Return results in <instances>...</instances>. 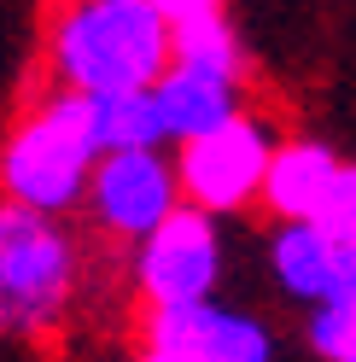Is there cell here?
Wrapping results in <instances>:
<instances>
[{
  "mask_svg": "<svg viewBox=\"0 0 356 362\" xmlns=\"http://www.w3.org/2000/svg\"><path fill=\"white\" fill-rule=\"evenodd\" d=\"M175 53V24L152 0H88L59 30V64L76 94H152L158 64Z\"/></svg>",
  "mask_w": 356,
  "mask_h": 362,
  "instance_id": "cell-1",
  "label": "cell"
},
{
  "mask_svg": "<svg viewBox=\"0 0 356 362\" xmlns=\"http://www.w3.org/2000/svg\"><path fill=\"white\" fill-rule=\"evenodd\" d=\"M71 286V252L41 222V211L12 205L0 216V292L12 322H41Z\"/></svg>",
  "mask_w": 356,
  "mask_h": 362,
  "instance_id": "cell-2",
  "label": "cell"
},
{
  "mask_svg": "<svg viewBox=\"0 0 356 362\" xmlns=\"http://www.w3.org/2000/svg\"><path fill=\"white\" fill-rule=\"evenodd\" d=\"M141 286L152 292L158 310H182V304H210L216 286V234L198 205L175 211L141 252Z\"/></svg>",
  "mask_w": 356,
  "mask_h": 362,
  "instance_id": "cell-3",
  "label": "cell"
},
{
  "mask_svg": "<svg viewBox=\"0 0 356 362\" xmlns=\"http://www.w3.org/2000/svg\"><path fill=\"white\" fill-rule=\"evenodd\" d=\"M88 164H94V152L41 111V117L30 129H18V141L6 146V187H12V199L24 211H64L82 193Z\"/></svg>",
  "mask_w": 356,
  "mask_h": 362,
  "instance_id": "cell-4",
  "label": "cell"
},
{
  "mask_svg": "<svg viewBox=\"0 0 356 362\" xmlns=\"http://www.w3.org/2000/svg\"><path fill=\"white\" fill-rule=\"evenodd\" d=\"M269 164H275L269 141L246 117H234V123H222L216 134H205V141H193L182 152V187L198 211H228L251 187L269 181Z\"/></svg>",
  "mask_w": 356,
  "mask_h": 362,
  "instance_id": "cell-5",
  "label": "cell"
},
{
  "mask_svg": "<svg viewBox=\"0 0 356 362\" xmlns=\"http://www.w3.org/2000/svg\"><path fill=\"white\" fill-rule=\"evenodd\" d=\"M94 205L123 234H158L175 216V181L158 152H111L94 164Z\"/></svg>",
  "mask_w": 356,
  "mask_h": 362,
  "instance_id": "cell-6",
  "label": "cell"
},
{
  "mask_svg": "<svg viewBox=\"0 0 356 362\" xmlns=\"http://www.w3.org/2000/svg\"><path fill=\"white\" fill-rule=\"evenodd\" d=\"M152 356H175V362H269V339L246 315H228L216 304H182V310H158V322H152Z\"/></svg>",
  "mask_w": 356,
  "mask_h": 362,
  "instance_id": "cell-7",
  "label": "cell"
},
{
  "mask_svg": "<svg viewBox=\"0 0 356 362\" xmlns=\"http://www.w3.org/2000/svg\"><path fill=\"white\" fill-rule=\"evenodd\" d=\"M158 94V117H164V134L170 141H205L222 123H234V88L222 76H205V71H175L152 88Z\"/></svg>",
  "mask_w": 356,
  "mask_h": 362,
  "instance_id": "cell-8",
  "label": "cell"
},
{
  "mask_svg": "<svg viewBox=\"0 0 356 362\" xmlns=\"http://www.w3.org/2000/svg\"><path fill=\"white\" fill-rule=\"evenodd\" d=\"M339 257H345V240H333L316 222H292L280 240H275V275L286 292L298 298H316L333 304L339 298Z\"/></svg>",
  "mask_w": 356,
  "mask_h": 362,
  "instance_id": "cell-9",
  "label": "cell"
},
{
  "mask_svg": "<svg viewBox=\"0 0 356 362\" xmlns=\"http://www.w3.org/2000/svg\"><path fill=\"white\" fill-rule=\"evenodd\" d=\"M339 170H345V164H339L327 146H286V152H275L263 193H269V205L286 211L292 222H316V211H321V199L333 193Z\"/></svg>",
  "mask_w": 356,
  "mask_h": 362,
  "instance_id": "cell-10",
  "label": "cell"
},
{
  "mask_svg": "<svg viewBox=\"0 0 356 362\" xmlns=\"http://www.w3.org/2000/svg\"><path fill=\"white\" fill-rule=\"evenodd\" d=\"M175 64H182V71H205V76L234 82V35L222 30V18L175 24Z\"/></svg>",
  "mask_w": 356,
  "mask_h": 362,
  "instance_id": "cell-11",
  "label": "cell"
},
{
  "mask_svg": "<svg viewBox=\"0 0 356 362\" xmlns=\"http://www.w3.org/2000/svg\"><path fill=\"white\" fill-rule=\"evenodd\" d=\"M309 339L327 362H356V310L350 304H321L316 322H309Z\"/></svg>",
  "mask_w": 356,
  "mask_h": 362,
  "instance_id": "cell-12",
  "label": "cell"
},
{
  "mask_svg": "<svg viewBox=\"0 0 356 362\" xmlns=\"http://www.w3.org/2000/svg\"><path fill=\"white\" fill-rule=\"evenodd\" d=\"M316 228H327L333 240H356V170H350V164L339 170L333 193L321 199V211H316Z\"/></svg>",
  "mask_w": 356,
  "mask_h": 362,
  "instance_id": "cell-13",
  "label": "cell"
},
{
  "mask_svg": "<svg viewBox=\"0 0 356 362\" xmlns=\"http://www.w3.org/2000/svg\"><path fill=\"white\" fill-rule=\"evenodd\" d=\"M170 24H193V18H216V0H152Z\"/></svg>",
  "mask_w": 356,
  "mask_h": 362,
  "instance_id": "cell-14",
  "label": "cell"
},
{
  "mask_svg": "<svg viewBox=\"0 0 356 362\" xmlns=\"http://www.w3.org/2000/svg\"><path fill=\"white\" fill-rule=\"evenodd\" d=\"M152 362H175V356H152Z\"/></svg>",
  "mask_w": 356,
  "mask_h": 362,
  "instance_id": "cell-15",
  "label": "cell"
}]
</instances>
